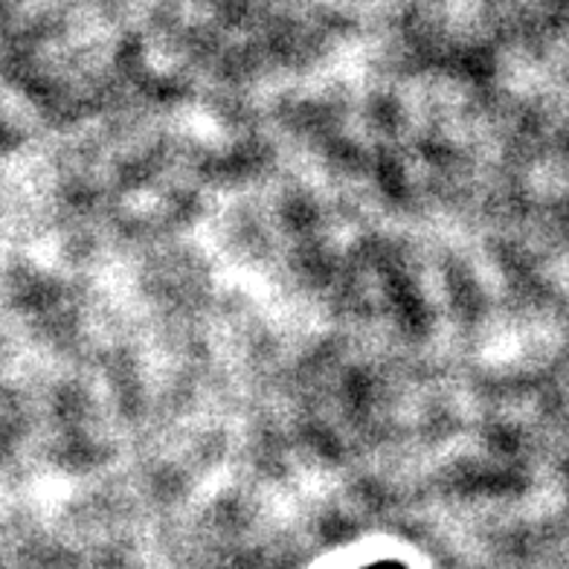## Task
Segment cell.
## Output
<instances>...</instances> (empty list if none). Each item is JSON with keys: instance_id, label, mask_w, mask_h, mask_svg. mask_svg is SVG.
Listing matches in <instances>:
<instances>
[{"instance_id": "obj_1", "label": "cell", "mask_w": 569, "mask_h": 569, "mask_svg": "<svg viewBox=\"0 0 569 569\" xmlns=\"http://www.w3.org/2000/svg\"><path fill=\"white\" fill-rule=\"evenodd\" d=\"M372 569H405V567H398V563H378V567Z\"/></svg>"}]
</instances>
